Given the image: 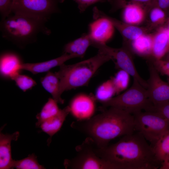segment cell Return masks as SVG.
Here are the masks:
<instances>
[{"mask_svg":"<svg viewBox=\"0 0 169 169\" xmlns=\"http://www.w3.org/2000/svg\"><path fill=\"white\" fill-rule=\"evenodd\" d=\"M13 0H0V13L2 19L11 13Z\"/></svg>","mask_w":169,"mask_h":169,"instance_id":"d6a6232c","label":"cell"},{"mask_svg":"<svg viewBox=\"0 0 169 169\" xmlns=\"http://www.w3.org/2000/svg\"><path fill=\"white\" fill-rule=\"evenodd\" d=\"M122 8L123 22L127 24L137 25L141 23L146 18V10L139 4L130 3Z\"/></svg>","mask_w":169,"mask_h":169,"instance_id":"ac0fdd59","label":"cell"},{"mask_svg":"<svg viewBox=\"0 0 169 169\" xmlns=\"http://www.w3.org/2000/svg\"><path fill=\"white\" fill-rule=\"evenodd\" d=\"M129 74L122 70L120 69L110 79L115 88L116 94L125 90L129 81Z\"/></svg>","mask_w":169,"mask_h":169,"instance_id":"f1b7e54d","label":"cell"},{"mask_svg":"<svg viewBox=\"0 0 169 169\" xmlns=\"http://www.w3.org/2000/svg\"><path fill=\"white\" fill-rule=\"evenodd\" d=\"M77 4L79 12L83 13L90 5L98 2H104L106 0H74Z\"/></svg>","mask_w":169,"mask_h":169,"instance_id":"836d02e7","label":"cell"},{"mask_svg":"<svg viewBox=\"0 0 169 169\" xmlns=\"http://www.w3.org/2000/svg\"><path fill=\"white\" fill-rule=\"evenodd\" d=\"M94 149L117 169H157L161 165L152 147L138 131L125 135L115 143L103 148L94 145Z\"/></svg>","mask_w":169,"mask_h":169,"instance_id":"6da1fadb","label":"cell"},{"mask_svg":"<svg viewBox=\"0 0 169 169\" xmlns=\"http://www.w3.org/2000/svg\"><path fill=\"white\" fill-rule=\"evenodd\" d=\"M69 113V107L67 106L62 109H60L55 115L44 121L39 127L42 131L50 136L51 140L52 136L60 130Z\"/></svg>","mask_w":169,"mask_h":169,"instance_id":"ffe728a7","label":"cell"},{"mask_svg":"<svg viewBox=\"0 0 169 169\" xmlns=\"http://www.w3.org/2000/svg\"><path fill=\"white\" fill-rule=\"evenodd\" d=\"M160 169H169V154L164 160L161 163Z\"/></svg>","mask_w":169,"mask_h":169,"instance_id":"d590c367","label":"cell"},{"mask_svg":"<svg viewBox=\"0 0 169 169\" xmlns=\"http://www.w3.org/2000/svg\"><path fill=\"white\" fill-rule=\"evenodd\" d=\"M58 103L53 98L49 99L42 107L41 111L36 116L37 121L36 125L39 127L40 125L45 120L54 116L59 112L60 109Z\"/></svg>","mask_w":169,"mask_h":169,"instance_id":"cb8c5ba5","label":"cell"},{"mask_svg":"<svg viewBox=\"0 0 169 169\" xmlns=\"http://www.w3.org/2000/svg\"><path fill=\"white\" fill-rule=\"evenodd\" d=\"M23 63L16 53L6 52L2 53L0 57V73L2 77L11 79L20 73Z\"/></svg>","mask_w":169,"mask_h":169,"instance_id":"4fadbf2b","label":"cell"},{"mask_svg":"<svg viewBox=\"0 0 169 169\" xmlns=\"http://www.w3.org/2000/svg\"><path fill=\"white\" fill-rule=\"evenodd\" d=\"M148 111L157 112L162 116L169 124V101L156 105H152Z\"/></svg>","mask_w":169,"mask_h":169,"instance_id":"1f68e13d","label":"cell"},{"mask_svg":"<svg viewBox=\"0 0 169 169\" xmlns=\"http://www.w3.org/2000/svg\"><path fill=\"white\" fill-rule=\"evenodd\" d=\"M76 156L71 160H65L66 168L76 169H117L111 163L100 157L95 153L94 143L88 137L76 148Z\"/></svg>","mask_w":169,"mask_h":169,"instance_id":"52a82bcc","label":"cell"},{"mask_svg":"<svg viewBox=\"0 0 169 169\" xmlns=\"http://www.w3.org/2000/svg\"><path fill=\"white\" fill-rule=\"evenodd\" d=\"M76 58L74 55L64 53L57 58L45 61L35 63H23L21 69L28 71L34 74L48 72L52 69L60 66L71 59Z\"/></svg>","mask_w":169,"mask_h":169,"instance_id":"5bb4252c","label":"cell"},{"mask_svg":"<svg viewBox=\"0 0 169 169\" xmlns=\"http://www.w3.org/2000/svg\"><path fill=\"white\" fill-rule=\"evenodd\" d=\"M92 41L88 33H84L79 38L70 42L64 46V53L73 54L76 58H83Z\"/></svg>","mask_w":169,"mask_h":169,"instance_id":"d6986e66","label":"cell"},{"mask_svg":"<svg viewBox=\"0 0 169 169\" xmlns=\"http://www.w3.org/2000/svg\"><path fill=\"white\" fill-rule=\"evenodd\" d=\"M58 3L54 0H13L11 13L23 14L47 21L52 14L59 12Z\"/></svg>","mask_w":169,"mask_h":169,"instance_id":"9c48e42d","label":"cell"},{"mask_svg":"<svg viewBox=\"0 0 169 169\" xmlns=\"http://www.w3.org/2000/svg\"><path fill=\"white\" fill-rule=\"evenodd\" d=\"M153 148L157 160L161 164L169 154V131L159 140Z\"/></svg>","mask_w":169,"mask_h":169,"instance_id":"484cf974","label":"cell"},{"mask_svg":"<svg viewBox=\"0 0 169 169\" xmlns=\"http://www.w3.org/2000/svg\"><path fill=\"white\" fill-rule=\"evenodd\" d=\"M153 34L146 33L131 41L132 51L148 59L151 57Z\"/></svg>","mask_w":169,"mask_h":169,"instance_id":"7402d4cb","label":"cell"},{"mask_svg":"<svg viewBox=\"0 0 169 169\" xmlns=\"http://www.w3.org/2000/svg\"><path fill=\"white\" fill-rule=\"evenodd\" d=\"M93 47L108 54L112 59L115 61L117 68L126 72L133 79L137 80L147 89V81L140 76L136 70L132 54V50L128 44L123 43L122 46L119 48H114L102 44H96Z\"/></svg>","mask_w":169,"mask_h":169,"instance_id":"ba28073f","label":"cell"},{"mask_svg":"<svg viewBox=\"0 0 169 169\" xmlns=\"http://www.w3.org/2000/svg\"><path fill=\"white\" fill-rule=\"evenodd\" d=\"M100 103L104 107L120 108L133 115L143 110L148 111L153 105L146 89L135 79L131 86L125 92Z\"/></svg>","mask_w":169,"mask_h":169,"instance_id":"5b68a950","label":"cell"},{"mask_svg":"<svg viewBox=\"0 0 169 169\" xmlns=\"http://www.w3.org/2000/svg\"><path fill=\"white\" fill-rule=\"evenodd\" d=\"M54 0L58 2L59 3H61L63 2L64 1V0Z\"/></svg>","mask_w":169,"mask_h":169,"instance_id":"f35d334b","label":"cell"},{"mask_svg":"<svg viewBox=\"0 0 169 169\" xmlns=\"http://www.w3.org/2000/svg\"><path fill=\"white\" fill-rule=\"evenodd\" d=\"M111 6V12L122 8L130 3H135L142 6L147 11L152 6L155 0H108Z\"/></svg>","mask_w":169,"mask_h":169,"instance_id":"83f0119b","label":"cell"},{"mask_svg":"<svg viewBox=\"0 0 169 169\" xmlns=\"http://www.w3.org/2000/svg\"><path fill=\"white\" fill-rule=\"evenodd\" d=\"M44 19L17 13H11L2 19L0 24L2 37L22 47L36 41L40 33L49 35L50 30Z\"/></svg>","mask_w":169,"mask_h":169,"instance_id":"3957f363","label":"cell"},{"mask_svg":"<svg viewBox=\"0 0 169 169\" xmlns=\"http://www.w3.org/2000/svg\"><path fill=\"white\" fill-rule=\"evenodd\" d=\"M73 125L88 135L100 148L107 146L111 140L135 131L134 116L114 107H110L87 120L77 121Z\"/></svg>","mask_w":169,"mask_h":169,"instance_id":"7a4b0ae2","label":"cell"},{"mask_svg":"<svg viewBox=\"0 0 169 169\" xmlns=\"http://www.w3.org/2000/svg\"><path fill=\"white\" fill-rule=\"evenodd\" d=\"M40 81L44 88L52 95L58 103L64 104V100L60 93L59 79L55 73L47 72L45 75L41 78Z\"/></svg>","mask_w":169,"mask_h":169,"instance_id":"44dd1931","label":"cell"},{"mask_svg":"<svg viewBox=\"0 0 169 169\" xmlns=\"http://www.w3.org/2000/svg\"><path fill=\"white\" fill-rule=\"evenodd\" d=\"M135 131L140 132L152 147L169 131V124L158 113L141 112L133 115Z\"/></svg>","mask_w":169,"mask_h":169,"instance_id":"8992f818","label":"cell"},{"mask_svg":"<svg viewBox=\"0 0 169 169\" xmlns=\"http://www.w3.org/2000/svg\"><path fill=\"white\" fill-rule=\"evenodd\" d=\"M95 96L81 93L75 95L69 106L70 113L77 121L89 120L94 114L96 109Z\"/></svg>","mask_w":169,"mask_h":169,"instance_id":"7c38bea8","label":"cell"},{"mask_svg":"<svg viewBox=\"0 0 169 169\" xmlns=\"http://www.w3.org/2000/svg\"><path fill=\"white\" fill-rule=\"evenodd\" d=\"M112 59L105 52L98 50V53L89 59L69 65L60 66L55 72L60 80V93L87 85L99 68Z\"/></svg>","mask_w":169,"mask_h":169,"instance_id":"277c9868","label":"cell"},{"mask_svg":"<svg viewBox=\"0 0 169 169\" xmlns=\"http://www.w3.org/2000/svg\"><path fill=\"white\" fill-rule=\"evenodd\" d=\"M148 60L152 63L158 72L169 77V61L161 59L156 60L152 58H150Z\"/></svg>","mask_w":169,"mask_h":169,"instance_id":"4dcf8cb0","label":"cell"},{"mask_svg":"<svg viewBox=\"0 0 169 169\" xmlns=\"http://www.w3.org/2000/svg\"><path fill=\"white\" fill-rule=\"evenodd\" d=\"M169 50V32L163 26L157 28L153 34L151 58L161 59Z\"/></svg>","mask_w":169,"mask_h":169,"instance_id":"2e32d148","label":"cell"},{"mask_svg":"<svg viewBox=\"0 0 169 169\" xmlns=\"http://www.w3.org/2000/svg\"><path fill=\"white\" fill-rule=\"evenodd\" d=\"M19 133L16 131L11 134H0V169L13 168V160L12 157L11 143L12 141H16Z\"/></svg>","mask_w":169,"mask_h":169,"instance_id":"9a60e30c","label":"cell"},{"mask_svg":"<svg viewBox=\"0 0 169 169\" xmlns=\"http://www.w3.org/2000/svg\"><path fill=\"white\" fill-rule=\"evenodd\" d=\"M93 12L94 20L89 25L88 33L92 41L91 46L106 44L113 36L114 26L105 13L96 7L94 8Z\"/></svg>","mask_w":169,"mask_h":169,"instance_id":"30bf717a","label":"cell"},{"mask_svg":"<svg viewBox=\"0 0 169 169\" xmlns=\"http://www.w3.org/2000/svg\"><path fill=\"white\" fill-rule=\"evenodd\" d=\"M11 80H14L16 85L23 92L31 89L37 84L36 82L32 78L20 73L14 76Z\"/></svg>","mask_w":169,"mask_h":169,"instance_id":"f546056e","label":"cell"},{"mask_svg":"<svg viewBox=\"0 0 169 169\" xmlns=\"http://www.w3.org/2000/svg\"><path fill=\"white\" fill-rule=\"evenodd\" d=\"M147 14L148 15L149 23L148 28L150 30L164 26L168 18L165 12L155 5L153 6L149 9L147 12Z\"/></svg>","mask_w":169,"mask_h":169,"instance_id":"603a6c76","label":"cell"},{"mask_svg":"<svg viewBox=\"0 0 169 169\" xmlns=\"http://www.w3.org/2000/svg\"><path fill=\"white\" fill-rule=\"evenodd\" d=\"M164 26L166 28L169 32V17H168L167 20Z\"/></svg>","mask_w":169,"mask_h":169,"instance_id":"74e56055","label":"cell"},{"mask_svg":"<svg viewBox=\"0 0 169 169\" xmlns=\"http://www.w3.org/2000/svg\"><path fill=\"white\" fill-rule=\"evenodd\" d=\"M149 77L146 81L149 100L155 105L169 101V83L163 81L152 63L148 60Z\"/></svg>","mask_w":169,"mask_h":169,"instance_id":"8fae6325","label":"cell"},{"mask_svg":"<svg viewBox=\"0 0 169 169\" xmlns=\"http://www.w3.org/2000/svg\"><path fill=\"white\" fill-rule=\"evenodd\" d=\"M105 16L112 22L115 28L117 29L122 35L124 42L132 41L141 35L147 33L151 30L148 28L140 27L127 24L110 17L105 13Z\"/></svg>","mask_w":169,"mask_h":169,"instance_id":"e0dca14e","label":"cell"},{"mask_svg":"<svg viewBox=\"0 0 169 169\" xmlns=\"http://www.w3.org/2000/svg\"><path fill=\"white\" fill-rule=\"evenodd\" d=\"M13 168L18 169H45L38 163L36 156L33 153L28 157L19 160H14Z\"/></svg>","mask_w":169,"mask_h":169,"instance_id":"4316f807","label":"cell"},{"mask_svg":"<svg viewBox=\"0 0 169 169\" xmlns=\"http://www.w3.org/2000/svg\"></svg>","mask_w":169,"mask_h":169,"instance_id":"ab89813d","label":"cell"},{"mask_svg":"<svg viewBox=\"0 0 169 169\" xmlns=\"http://www.w3.org/2000/svg\"><path fill=\"white\" fill-rule=\"evenodd\" d=\"M116 94L114 86L111 79L104 82L97 88L95 97L100 103L110 99Z\"/></svg>","mask_w":169,"mask_h":169,"instance_id":"d4e9b609","label":"cell"},{"mask_svg":"<svg viewBox=\"0 0 169 169\" xmlns=\"http://www.w3.org/2000/svg\"><path fill=\"white\" fill-rule=\"evenodd\" d=\"M161 59L164 60L169 61V50Z\"/></svg>","mask_w":169,"mask_h":169,"instance_id":"8d00e7d4","label":"cell"},{"mask_svg":"<svg viewBox=\"0 0 169 169\" xmlns=\"http://www.w3.org/2000/svg\"><path fill=\"white\" fill-rule=\"evenodd\" d=\"M153 5L157 6L162 9L165 12L167 16H169V0H155Z\"/></svg>","mask_w":169,"mask_h":169,"instance_id":"e575fe53","label":"cell"}]
</instances>
